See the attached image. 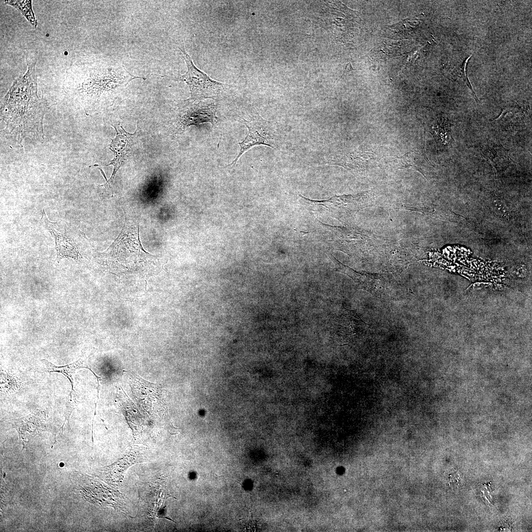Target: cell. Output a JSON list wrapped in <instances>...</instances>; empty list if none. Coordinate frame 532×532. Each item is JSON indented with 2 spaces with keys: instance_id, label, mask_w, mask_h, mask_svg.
I'll use <instances>...</instances> for the list:
<instances>
[{
  "instance_id": "obj_1",
  "label": "cell",
  "mask_w": 532,
  "mask_h": 532,
  "mask_svg": "<svg viewBox=\"0 0 532 532\" xmlns=\"http://www.w3.org/2000/svg\"><path fill=\"white\" fill-rule=\"evenodd\" d=\"M36 54L26 57L27 71L16 78L1 100L0 119L5 124L2 134L21 145L25 139L43 142L45 109L37 94Z\"/></svg>"
},
{
  "instance_id": "obj_2",
  "label": "cell",
  "mask_w": 532,
  "mask_h": 532,
  "mask_svg": "<svg viewBox=\"0 0 532 532\" xmlns=\"http://www.w3.org/2000/svg\"><path fill=\"white\" fill-rule=\"evenodd\" d=\"M126 372L129 377V385L135 404L128 398L121 386L119 392L120 406L123 407L134 438L144 441V439L152 436L156 428L167 429L164 424L169 422L164 420L166 415L162 399L161 386L146 381L144 395L145 380L133 372Z\"/></svg>"
},
{
  "instance_id": "obj_3",
  "label": "cell",
  "mask_w": 532,
  "mask_h": 532,
  "mask_svg": "<svg viewBox=\"0 0 532 532\" xmlns=\"http://www.w3.org/2000/svg\"><path fill=\"white\" fill-rule=\"evenodd\" d=\"M73 62L67 69L65 90L74 102L84 106L88 100L97 99L125 86L131 81L146 78L133 75L123 66Z\"/></svg>"
},
{
  "instance_id": "obj_4",
  "label": "cell",
  "mask_w": 532,
  "mask_h": 532,
  "mask_svg": "<svg viewBox=\"0 0 532 532\" xmlns=\"http://www.w3.org/2000/svg\"><path fill=\"white\" fill-rule=\"evenodd\" d=\"M40 222L54 239L58 263L63 259L70 258L76 262L82 260L81 244L90 243L83 232L76 226L63 220L50 221L44 209Z\"/></svg>"
},
{
  "instance_id": "obj_5",
  "label": "cell",
  "mask_w": 532,
  "mask_h": 532,
  "mask_svg": "<svg viewBox=\"0 0 532 532\" xmlns=\"http://www.w3.org/2000/svg\"><path fill=\"white\" fill-rule=\"evenodd\" d=\"M178 48L182 52L187 67V72L179 75V78L189 86L191 97L188 99L193 101L208 99L216 101L224 98L232 85L211 78L195 65L183 46Z\"/></svg>"
},
{
  "instance_id": "obj_6",
  "label": "cell",
  "mask_w": 532,
  "mask_h": 532,
  "mask_svg": "<svg viewBox=\"0 0 532 532\" xmlns=\"http://www.w3.org/2000/svg\"><path fill=\"white\" fill-rule=\"evenodd\" d=\"M248 129L244 139L239 142L240 150L235 159L227 166H234L241 156L252 147L266 145L274 149L278 148V134L275 124L262 117L254 111L249 120L242 118Z\"/></svg>"
},
{
  "instance_id": "obj_7",
  "label": "cell",
  "mask_w": 532,
  "mask_h": 532,
  "mask_svg": "<svg viewBox=\"0 0 532 532\" xmlns=\"http://www.w3.org/2000/svg\"><path fill=\"white\" fill-rule=\"evenodd\" d=\"M217 108L216 101L185 100L178 108L174 123L175 133L181 134L191 126L203 123L216 126L220 122L216 116Z\"/></svg>"
},
{
  "instance_id": "obj_8",
  "label": "cell",
  "mask_w": 532,
  "mask_h": 532,
  "mask_svg": "<svg viewBox=\"0 0 532 532\" xmlns=\"http://www.w3.org/2000/svg\"><path fill=\"white\" fill-rule=\"evenodd\" d=\"M116 136L114 139L112 140L110 144V149L111 150L114 154V158L110 163L107 165L96 164L93 166H107L110 165H112L113 166L112 174L108 180L107 179L102 169L100 168V170L106 180L105 183L100 185V186L104 187L106 190L110 192L112 197L113 196L114 194L112 184L115 176L118 169L124 164L125 161L128 158L129 154L130 152L133 142V134L127 133L124 130L123 132H118L116 130Z\"/></svg>"
},
{
  "instance_id": "obj_9",
  "label": "cell",
  "mask_w": 532,
  "mask_h": 532,
  "mask_svg": "<svg viewBox=\"0 0 532 532\" xmlns=\"http://www.w3.org/2000/svg\"><path fill=\"white\" fill-rule=\"evenodd\" d=\"M164 482L161 481L156 482L155 483H150L148 485V492H146L148 496L139 493V500L142 502L140 503L143 510H142L152 520L156 518H166L165 516V507L163 505L165 499L169 496L166 491Z\"/></svg>"
},
{
  "instance_id": "obj_10",
  "label": "cell",
  "mask_w": 532,
  "mask_h": 532,
  "mask_svg": "<svg viewBox=\"0 0 532 532\" xmlns=\"http://www.w3.org/2000/svg\"><path fill=\"white\" fill-rule=\"evenodd\" d=\"M363 327L364 322L358 315L345 308L343 312L335 318L332 325L335 334L347 338L359 332Z\"/></svg>"
},
{
  "instance_id": "obj_11",
  "label": "cell",
  "mask_w": 532,
  "mask_h": 532,
  "mask_svg": "<svg viewBox=\"0 0 532 532\" xmlns=\"http://www.w3.org/2000/svg\"><path fill=\"white\" fill-rule=\"evenodd\" d=\"M144 453L137 449H132L122 459L106 469L107 478L113 483L120 484L123 480L126 471L132 465L145 461Z\"/></svg>"
},
{
  "instance_id": "obj_12",
  "label": "cell",
  "mask_w": 532,
  "mask_h": 532,
  "mask_svg": "<svg viewBox=\"0 0 532 532\" xmlns=\"http://www.w3.org/2000/svg\"><path fill=\"white\" fill-rule=\"evenodd\" d=\"M87 356H86V353L84 352L82 354L81 357L78 360H77L74 363L64 366H56L50 362L45 359L42 360L41 362L45 365L47 369V371L48 372H60L66 376L71 382L72 390V375L74 374L76 369L81 368H88L90 369L94 374V375L97 378H100V377L96 375V374L91 370V369L89 368L87 365Z\"/></svg>"
},
{
  "instance_id": "obj_13",
  "label": "cell",
  "mask_w": 532,
  "mask_h": 532,
  "mask_svg": "<svg viewBox=\"0 0 532 532\" xmlns=\"http://www.w3.org/2000/svg\"><path fill=\"white\" fill-rule=\"evenodd\" d=\"M481 155L494 166L507 164L509 158L505 149L500 144L488 143L480 148Z\"/></svg>"
},
{
  "instance_id": "obj_14",
  "label": "cell",
  "mask_w": 532,
  "mask_h": 532,
  "mask_svg": "<svg viewBox=\"0 0 532 532\" xmlns=\"http://www.w3.org/2000/svg\"><path fill=\"white\" fill-rule=\"evenodd\" d=\"M392 161L395 162L401 167H418L427 161L423 154L416 150H411L400 157L395 158Z\"/></svg>"
},
{
  "instance_id": "obj_15",
  "label": "cell",
  "mask_w": 532,
  "mask_h": 532,
  "mask_svg": "<svg viewBox=\"0 0 532 532\" xmlns=\"http://www.w3.org/2000/svg\"><path fill=\"white\" fill-rule=\"evenodd\" d=\"M9 5L12 6L18 10L27 19L30 24L36 28L37 22L35 17L32 8V1L30 0H2Z\"/></svg>"
},
{
  "instance_id": "obj_16",
  "label": "cell",
  "mask_w": 532,
  "mask_h": 532,
  "mask_svg": "<svg viewBox=\"0 0 532 532\" xmlns=\"http://www.w3.org/2000/svg\"><path fill=\"white\" fill-rule=\"evenodd\" d=\"M493 208L495 212L501 217H506L508 216L509 212L507 206L500 200H495L492 204Z\"/></svg>"
},
{
  "instance_id": "obj_17",
  "label": "cell",
  "mask_w": 532,
  "mask_h": 532,
  "mask_svg": "<svg viewBox=\"0 0 532 532\" xmlns=\"http://www.w3.org/2000/svg\"><path fill=\"white\" fill-rule=\"evenodd\" d=\"M353 69H354L353 68L351 64H350V63H349L348 64H347L346 65V67H345V71L344 72H347V71H351V70H353Z\"/></svg>"
}]
</instances>
